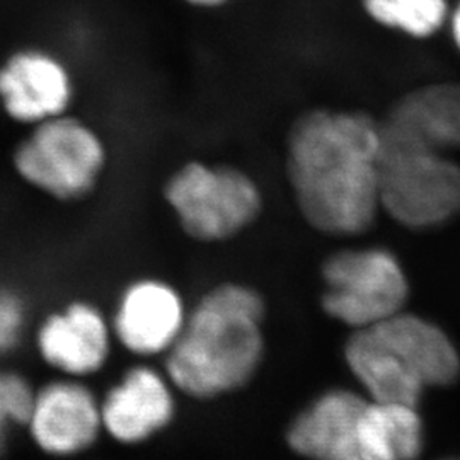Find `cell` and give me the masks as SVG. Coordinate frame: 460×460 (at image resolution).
<instances>
[{"label":"cell","mask_w":460,"mask_h":460,"mask_svg":"<svg viewBox=\"0 0 460 460\" xmlns=\"http://www.w3.org/2000/svg\"><path fill=\"white\" fill-rule=\"evenodd\" d=\"M380 125L362 113L307 110L285 137L283 169L296 210L321 234L368 229L378 199Z\"/></svg>","instance_id":"1"},{"label":"cell","mask_w":460,"mask_h":460,"mask_svg":"<svg viewBox=\"0 0 460 460\" xmlns=\"http://www.w3.org/2000/svg\"><path fill=\"white\" fill-rule=\"evenodd\" d=\"M266 321L261 288L243 279L214 281L191 300L182 334L164 357L167 377L197 399L243 389L261 368Z\"/></svg>","instance_id":"2"},{"label":"cell","mask_w":460,"mask_h":460,"mask_svg":"<svg viewBox=\"0 0 460 460\" xmlns=\"http://www.w3.org/2000/svg\"><path fill=\"white\" fill-rule=\"evenodd\" d=\"M159 195L182 237L197 246H226L243 239L266 210L260 180L230 161L184 159L165 174Z\"/></svg>","instance_id":"3"},{"label":"cell","mask_w":460,"mask_h":460,"mask_svg":"<svg viewBox=\"0 0 460 460\" xmlns=\"http://www.w3.org/2000/svg\"><path fill=\"white\" fill-rule=\"evenodd\" d=\"M17 181L57 205L93 199L111 167V147L96 123L70 111L26 128L9 152Z\"/></svg>","instance_id":"4"},{"label":"cell","mask_w":460,"mask_h":460,"mask_svg":"<svg viewBox=\"0 0 460 460\" xmlns=\"http://www.w3.org/2000/svg\"><path fill=\"white\" fill-rule=\"evenodd\" d=\"M378 199L399 224L427 229L460 214V165L380 123Z\"/></svg>","instance_id":"5"},{"label":"cell","mask_w":460,"mask_h":460,"mask_svg":"<svg viewBox=\"0 0 460 460\" xmlns=\"http://www.w3.org/2000/svg\"><path fill=\"white\" fill-rule=\"evenodd\" d=\"M323 311L348 326L370 328L402 313L408 281L394 256L382 249L341 251L323 263Z\"/></svg>","instance_id":"6"},{"label":"cell","mask_w":460,"mask_h":460,"mask_svg":"<svg viewBox=\"0 0 460 460\" xmlns=\"http://www.w3.org/2000/svg\"><path fill=\"white\" fill-rule=\"evenodd\" d=\"M191 300L174 279L142 273L116 292L110 321L116 345L137 358H157L172 349L186 326Z\"/></svg>","instance_id":"7"},{"label":"cell","mask_w":460,"mask_h":460,"mask_svg":"<svg viewBox=\"0 0 460 460\" xmlns=\"http://www.w3.org/2000/svg\"><path fill=\"white\" fill-rule=\"evenodd\" d=\"M77 94L75 74L55 49L22 45L0 62V115L24 130L74 111Z\"/></svg>","instance_id":"8"},{"label":"cell","mask_w":460,"mask_h":460,"mask_svg":"<svg viewBox=\"0 0 460 460\" xmlns=\"http://www.w3.org/2000/svg\"><path fill=\"white\" fill-rule=\"evenodd\" d=\"M33 341L51 370L79 380L99 374L116 345L110 313L84 296H70L43 314L34 324Z\"/></svg>","instance_id":"9"},{"label":"cell","mask_w":460,"mask_h":460,"mask_svg":"<svg viewBox=\"0 0 460 460\" xmlns=\"http://www.w3.org/2000/svg\"><path fill=\"white\" fill-rule=\"evenodd\" d=\"M176 389L164 368L148 363L130 367L101 404L102 425L119 442L147 440L164 428L174 412Z\"/></svg>","instance_id":"10"},{"label":"cell","mask_w":460,"mask_h":460,"mask_svg":"<svg viewBox=\"0 0 460 460\" xmlns=\"http://www.w3.org/2000/svg\"><path fill=\"white\" fill-rule=\"evenodd\" d=\"M102 423L101 404L79 378H58L34 395L28 425L34 440L55 456H70L87 448Z\"/></svg>","instance_id":"11"},{"label":"cell","mask_w":460,"mask_h":460,"mask_svg":"<svg viewBox=\"0 0 460 460\" xmlns=\"http://www.w3.org/2000/svg\"><path fill=\"white\" fill-rule=\"evenodd\" d=\"M367 401L348 391H331L302 412L288 431L296 454L313 460H362L358 423Z\"/></svg>","instance_id":"12"},{"label":"cell","mask_w":460,"mask_h":460,"mask_svg":"<svg viewBox=\"0 0 460 460\" xmlns=\"http://www.w3.org/2000/svg\"><path fill=\"white\" fill-rule=\"evenodd\" d=\"M365 329H370L395 360L425 387L448 385L459 377L457 349L442 329L425 319L399 313Z\"/></svg>","instance_id":"13"},{"label":"cell","mask_w":460,"mask_h":460,"mask_svg":"<svg viewBox=\"0 0 460 460\" xmlns=\"http://www.w3.org/2000/svg\"><path fill=\"white\" fill-rule=\"evenodd\" d=\"M385 123L431 150L460 148V84L414 91L395 104Z\"/></svg>","instance_id":"14"},{"label":"cell","mask_w":460,"mask_h":460,"mask_svg":"<svg viewBox=\"0 0 460 460\" xmlns=\"http://www.w3.org/2000/svg\"><path fill=\"white\" fill-rule=\"evenodd\" d=\"M346 362L374 402L418 406L425 385L395 360L370 329H357L346 345Z\"/></svg>","instance_id":"15"},{"label":"cell","mask_w":460,"mask_h":460,"mask_svg":"<svg viewBox=\"0 0 460 460\" xmlns=\"http://www.w3.org/2000/svg\"><path fill=\"white\" fill-rule=\"evenodd\" d=\"M362 460H414L421 452V420L406 404L367 402L358 423Z\"/></svg>","instance_id":"16"},{"label":"cell","mask_w":460,"mask_h":460,"mask_svg":"<svg viewBox=\"0 0 460 460\" xmlns=\"http://www.w3.org/2000/svg\"><path fill=\"white\" fill-rule=\"evenodd\" d=\"M368 14L378 22L423 38L444 24L445 0H365Z\"/></svg>","instance_id":"17"},{"label":"cell","mask_w":460,"mask_h":460,"mask_svg":"<svg viewBox=\"0 0 460 460\" xmlns=\"http://www.w3.org/2000/svg\"><path fill=\"white\" fill-rule=\"evenodd\" d=\"M33 311L28 294L13 281L0 279V357L16 353L31 329Z\"/></svg>","instance_id":"18"},{"label":"cell","mask_w":460,"mask_h":460,"mask_svg":"<svg viewBox=\"0 0 460 460\" xmlns=\"http://www.w3.org/2000/svg\"><path fill=\"white\" fill-rule=\"evenodd\" d=\"M34 395L31 384L22 374L0 368V456L5 452L11 428L30 421Z\"/></svg>","instance_id":"19"},{"label":"cell","mask_w":460,"mask_h":460,"mask_svg":"<svg viewBox=\"0 0 460 460\" xmlns=\"http://www.w3.org/2000/svg\"><path fill=\"white\" fill-rule=\"evenodd\" d=\"M181 2L191 9L212 13V11H222V9L229 7L234 0H181Z\"/></svg>","instance_id":"20"},{"label":"cell","mask_w":460,"mask_h":460,"mask_svg":"<svg viewBox=\"0 0 460 460\" xmlns=\"http://www.w3.org/2000/svg\"><path fill=\"white\" fill-rule=\"evenodd\" d=\"M452 30H454V38H456V41H457V45H459L460 49V5L459 9H457V13H456V16H454Z\"/></svg>","instance_id":"21"}]
</instances>
